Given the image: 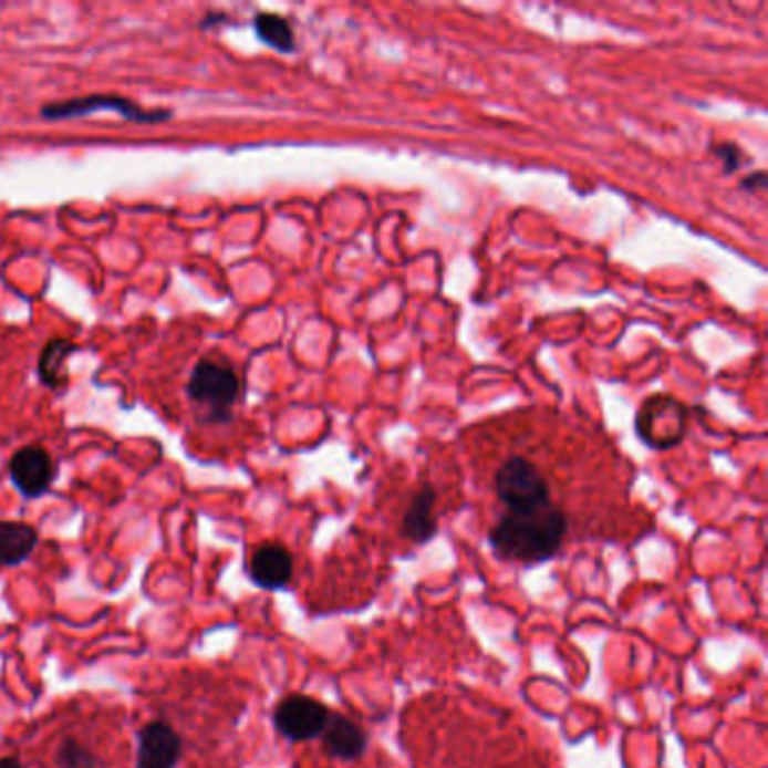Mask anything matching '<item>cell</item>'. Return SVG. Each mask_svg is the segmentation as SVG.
<instances>
[{"label": "cell", "mask_w": 768, "mask_h": 768, "mask_svg": "<svg viewBox=\"0 0 768 768\" xmlns=\"http://www.w3.org/2000/svg\"><path fill=\"white\" fill-rule=\"evenodd\" d=\"M568 537V517L559 507L535 515H502L489 530L491 548L511 561L541 563L550 559Z\"/></svg>", "instance_id": "6da1fadb"}, {"label": "cell", "mask_w": 768, "mask_h": 768, "mask_svg": "<svg viewBox=\"0 0 768 768\" xmlns=\"http://www.w3.org/2000/svg\"><path fill=\"white\" fill-rule=\"evenodd\" d=\"M241 376L226 359H201L187 381V399L206 424H228L241 399Z\"/></svg>", "instance_id": "7a4b0ae2"}, {"label": "cell", "mask_w": 768, "mask_h": 768, "mask_svg": "<svg viewBox=\"0 0 768 768\" xmlns=\"http://www.w3.org/2000/svg\"><path fill=\"white\" fill-rule=\"evenodd\" d=\"M494 491L505 505V515H535V511L557 507L552 502L550 480L523 456H511L496 469Z\"/></svg>", "instance_id": "3957f363"}, {"label": "cell", "mask_w": 768, "mask_h": 768, "mask_svg": "<svg viewBox=\"0 0 768 768\" xmlns=\"http://www.w3.org/2000/svg\"><path fill=\"white\" fill-rule=\"evenodd\" d=\"M95 111H113V113L122 115L124 120L138 122V124H156V122H165L174 115L169 108H145L129 97L108 95V93L50 102L41 108V115L45 120H71V117H82V115H89Z\"/></svg>", "instance_id": "277c9868"}, {"label": "cell", "mask_w": 768, "mask_h": 768, "mask_svg": "<svg viewBox=\"0 0 768 768\" xmlns=\"http://www.w3.org/2000/svg\"><path fill=\"white\" fill-rule=\"evenodd\" d=\"M687 426L685 406L672 397L654 395L640 408L635 417V430L654 449H670L676 446Z\"/></svg>", "instance_id": "5b68a950"}, {"label": "cell", "mask_w": 768, "mask_h": 768, "mask_svg": "<svg viewBox=\"0 0 768 768\" xmlns=\"http://www.w3.org/2000/svg\"><path fill=\"white\" fill-rule=\"evenodd\" d=\"M330 713L332 710L323 700L304 694H291L278 703L273 726L289 741H309L325 730Z\"/></svg>", "instance_id": "8992f818"}, {"label": "cell", "mask_w": 768, "mask_h": 768, "mask_svg": "<svg viewBox=\"0 0 768 768\" xmlns=\"http://www.w3.org/2000/svg\"><path fill=\"white\" fill-rule=\"evenodd\" d=\"M10 478L25 498L43 496L54 480L52 456L39 444L23 446L10 460Z\"/></svg>", "instance_id": "52a82bcc"}, {"label": "cell", "mask_w": 768, "mask_h": 768, "mask_svg": "<svg viewBox=\"0 0 768 768\" xmlns=\"http://www.w3.org/2000/svg\"><path fill=\"white\" fill-rule=\"evenodd\" d=\"M183 755L178 733L165 722L147 724L138 735V768H174Z\"/></svg>", "instance_id": "ba28073f"}, {"label": "cell", "mask_w": 768, "mask_h": 768, "mask_svg": "<svg viewBox=\"0 0 768 768\" xmlns=\"http://www.w3.org/2000/svg\"><path fill=\"white\" fill-rule=\"evenodd\" d=\"M248 574L252 584L264 591L284 589L293 574V557L280 543H264L252 552L248 561Z\"/></svg>", "instance_id": "9c48e42d"}, {"label": "cell", "mask_w": 768, "mask_h": 768, "mask_svg": "<svg viewBox=\"0 0 768 768\" xmlns=\"http://www.w3.org/2000/svg\"><path fill=\"white\" fill-rule=\"evenodd\" d=\"M320 739H323V750L332 759L341 761H354L367 748V735L352 719L339 713H330L328 726L320 733Z\"/></svg>", "instance_id": "30bf717a"}, {"label": "cell", "mask_w": 768, "mask_h": 768, "mask_svg": "<svg viewBox=\"0 0 768 768\" xmlns=\"http://www.w3.org/2000/svg\"><path fill=\"white\" fill-rule=\"evenodd\" d=\"M437 491L430 485L419 487L402 519V532L408 537L413 543H424L428 541L435 530H437Z\"/></svg>", "instance_id": "8fae6325"}, {"label": "cell", "mask_w": 768, "mask_h": 768, "mask_svg": "<svg viewBox=\"0 0 768 768\" xmlns=\"http://www.w3.org/2000/svg\"><path fill=\"white\" fill-rule=\"evenodd\" d=\"M39 543V532L23 521H0V565L12 568L30 559Z\"/></svg>", "instance_id": "7c38bea8"}, {"label": "cell", "mask_w": 768, "mask_h": 768, "mask_svg": "<svg viewBox=\"0 0 768 768\" xmlns=\"http://www.w3.org/2000/svg\"><path fill=\"white\" fill-rule=\"evenodd\" d=\"M77 350V345L69 339H50L41 354H39V363H37V372L39 378L43 381V386L52 388V391H61L69 386V367H66V359Z\"/></svg>", "instance_id": "4fadbf2b"}, {"label": "cell", "mask_w": 768, "mask_h": 768, "mask_svg": "<svg viewBox=\"0 0 768 768\" xmlns=\"http://www.w3.org/2000/svg\"><path fill=\"white\" fill-rule=\"evenodd\" d=\"M255 34L262 43H267L269 48L282 52V54H291L295 50V34H293V25L289 19L273 14V12H260L252 21Z\"/></svg>", "instance_id": "5bb4252c"}, {"label": "cell", "mask_w": 768, "mask_h": 768, "mask_svg": "<svg viewBox=\"0 0 768 768\" xmlns=\"http://www.w3.org/2000/svg\"><path fill=\"white\" fill-rule=\"evenodd\" d=\"M59 768H97L95 755L75 739H63L56 746Z\"/></svg>", "instance_id": "9a60e30c"}, {"label": "cell", "mask_w": 768, "mask_h": 768, "mask_svg": "<svg viewBox=\"0 0 768 768\" xmlns=\"http://www.w3.org/2000/svg\"><path fill=\"white\" fill-rule=\"evenodd\" d=\"M715 154L717 158L724 163V172L726 174H733L737 172L741 165H744V152L735 145V143H724V145H717L715 147Z\"/></svg>", "instance_id": "2e32d148"}, {"label": "cell", "mask_w": 768, "mask_h": 768, "mask_svg": "<svg viewBox=\"0 0 768 768\" xmlns=\"http://www.w3.org/2000/svg\"><path fill=\"white\" fill-rule=\"evenodd\" d=\"M741 187H744V189H750V191L764 189V187H766V176H764V172H757V174H753V176H746V178L741 180Z\"/></svg>", "instance_id": "e0dca14e"}, {"label": "cell", "mask_w": 768, "mask_h": 768, "mask_svg": "<svg viewBox=\"0 0 768 768\" xmlns=\"http://www.w3.org/2000/svg\"><path fill=\"white\" fill-rule=\"evenodd\" d=\"M0 768H25V766L14 757H0Z\"/></svg>", "instance_id": "ac0fdd59"}]
</instances>
